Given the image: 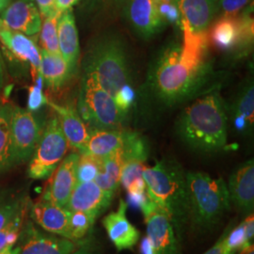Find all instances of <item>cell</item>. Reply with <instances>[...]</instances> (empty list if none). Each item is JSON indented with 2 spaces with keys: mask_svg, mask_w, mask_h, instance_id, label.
Segmentation results:
<instances>
[{
  "mask_svg": "<svg viewBox=\"0 0 254 254\" xmlns=\"http://www.w3.org/2000/svg\"><path fill=\"white\" fill-rule=\"evenodd\" d=\"M183 43L163 48L149 71L148 82L154 97L173 106L194 97L211 73L208 31L195 32L182 25Z\"/></svg>",
  "mask_w": 254,
  "mask_h": 254,
  "instance_id": "6da1fadb",
  "label": "cell"
},
{
  "mask_svg": "<svg viewBox=\"0 0 254 254\" xmlns=\"http://www.w3.org/2000/svg\"><path fill=\"white\" fill-rule=\"evenodd\" d=\"M182 141L192 150L215 153L227 142V114L218 92L203 95L185 109L176 123Z\"/></svg>",
  "mask_w": 254,
  "mask_h": 254,
  "instance_id": "7a4b0ae2",
  "label": "cell"
},
{
  "mask_svg": "<svg viewBox=\"0 0 254 254\" xmlns=\"http://www.w3.org/2000/svg\"><path fill=\"white\" fill-rule=\"evenodd\" d=\"M142 176L146 192L156 207L173 224L174 232L181 235L190 221V200L186 173L174 160L164 159L153 167H145Z\"/></svg>",
  "mask_w": 254,
  "mask_h": 254,
  "instance_id": "3957f363",
  "label": "cell"
},
{
  "mask_svg": "<svg viewBox=\"0 0 254 254\" xmlns=\"http://www.w3.org/2000/svg\"><path fill=\"white\" fill-rule=\"evenodd\" d=\"M84 74L94 78L103 89L115 95L130 84L127 47L117 34H105L90 49L84 62Z\"/></svg>",
  "mask_w": 254,
  "mask_h": 254,
  "instance_id": "277c9868",
  "label": "cell"
},
{
  "mask_svg": "<svg viewBox=\"0 0 254 254\" xmlns=\"http://www.w3.org/2000/svg\"><path fill=\"white\" fill-rule=\"evenodd\" d=\"M190 200V220L193 226L207 230L218 224L230 209L227 184L204 173L186 174Z\"/></svg>",
  "mask_w": 254,
  "mask_h": 254,
  "instance_id": "5b68a950",
  "label": "cell"
},
{
  "mask_svg": "<svg viewBox=\"0 0 254 254\" xmlns=\"http://www.w3.org/2000/svg\"><path fill=\"white\" fill-rule=\"evenodd\" d=\"M77 109L82 120L97 129H119L126 116L118 109L114 96L87 74L82 79Z\"/></svg>",
  "mask_w": 254,
  "mask_h": 254,
  "instance_id": "8992f818",
  "label": "cell"
},
{
  "mask_svg": "<svg viewBox=\"0 0 254 254\" xmlns=\"http://www.w3.org/2000/svg\"><path fill=\"white\" fill-rule=\"evenodd\" d=\"M68 148L60 121L53 116L47 122L32 154L27 170L28 176L34 180L49 178L64 159Z\"/></svg>",
  "mask_w": 254,
  "mask_h": 254,
  "instance_id": "52a82bcc",
  "label": "cell"
},
{
  "mask_svg": "<svg viewBox=\"0 0 254 254\" xmlns=\"http://www.w3.org/2000/svg\"><path fill=\"white\" fill-rule=\"evenodd\" d=\"M44 128L32 111L19 107L12 108L10 136L13 165L26 162L32 156Z\"/></svg>",
  "mask_w": 254,
  "mask_h": 254,
  "instance_id": "ba28073f",
  "label": "cell"
},
{
  "mask_svg": "<svg viewBox=\"0 0 254 254\" xmlns=\"http://www.w3.org/2000/svg\"><path fill=\"white\" fill-rule=\"evenodd\" d=\"M147 226V235L155 254H178L175 232L170 219L152 200L141 209Z\"/></svg>",
  "mask_w": 254,
  "mask_h": 254,
  "instance_id": "9c48e42d",
  "label": "cell"
},
{
  "mask_svg": "<svg viewBox=\"0 0 254 254\" xmlns=\"http://www.w3.org/2000/svg\"><path fill=\"white\" fill-rule=\"evenodd\" d=\"M124 12L130 27L142 39H151L167 26L159 16L154 0H127Z\"/></svg>",
  "mask_w": 254,
  "mask_h": 254,
  "instance_id": "30bf717a",
  "label": "cell"
},
{
  "mask_svg": "<svg viewBox=\"0 0 254 254\" xmlns=\"http://www.w3.org/2000/svg\"><path fill=\"white\" fill-rule=\"evenodd\" d=\"M78 158L79 154L77 152H73L64 157L51 174L48 187L42 197L43 199L66 207L76 185V164Z\"/></svg>",
  "mask_w": 254,
  "mask_h": 254,
  "instance_id": "8fae6325",
  "label": "cell"
},
{
  "mask_svg": "<svg viewBox=\"0 0 254 254\" xmlns=\"http://www.w3.org/2000/svg\"><path fill=\"white\" fill-rule=\"evenodd\" d=\"M2 23L27 36H35L42 27V15L33 0H12L0 14Z\"/></svg>",
  "mask_w": 254,
  "mask_h": 254,
  "instance_id": "7c38bea8",
  "label": "cell"
},
{
  "mask_svg": "<svg viewBox=\"0 0 254 254\" xmlns=\"http://www.w3.org/2000/svg\"><path fill=\"white\" fill-rule=\"evenodd\" d=\"M0 42L14 59L30 65L32 77L40 73L41 51L32 39L6 27L0 20Z\"/></svg>",
  "mask_w": 254,
  "mask_h": 254,
  "instance_id": "4fadbf2b",
  "label": "cell"
},
{
  "mask_svg": "<svg viewBox=\"0 0 254 254\" xmlns=\"http://www.w3.org/2000/svg\"><path fill=\"white\" fill-rule=\"evenodd\" d=\"M127 204L120 200L117 211L109 214L103 219V225L110 241L118 251L133 249L139 240V231L127 217Z\"/></svg>",
  "mask_w": 254,
  "mask_h": 254,
  "instance_id": "5bb4252c",
  "label": "cell"
},
{
  "mask_svg": "<svg viewBox=\"0 0 254 254\" xmlns=\"http://www.w3.org/2000/svg\"><path fill=\"white\" fill-rule=\"evenodd\" d=\"M71 212L51 200L41 199L30 207V217L47 232L69 239ZM70 240V239H69Z\"/></svg>",
  "mask_w": 254,
  "mask_h": 254,
  "instance_id": "9a60e30c",
  "label": "cell"
},
{
  "mask_svg": "<svg viewBox=\"0 0 254 254\" xmlns=\"http://www.w3.org/2000/svg\"><path fill=\"white\" fill-rule=\"evenodd\" d=\"M230 201L246 214H253L254 207V163L251 159L239 167L229 179Z\"/></svg>",
  "mask_w": 254,
  "mask_h": 254,
  "instance_id": "2e32d148",
  "label": "cell"
},
{
  "mask_svg": "<svg viewBox=\"0 0 254 254\" xmlns=\"http://www.w3.org/2000/svg\"><path fill=\"white\" fill-rule=\"evenodd\" d=\"M113 196L103 190L94 181L76 183L65 208L101 214L111 203Z\"/></svg>",
  "mask_w": 254,
  "mask_h": 254,
  "instance_id": "e0dca14e",
  "label": "cell"
},
{
  "mask_svg": "<svg viewBox=\"0 0 254 254\" xmlns=\"http://www.w3.org/2000/svg\"><path fill=\"white\" fill-rule=\"evenodd\" d=\"M180 24L195 32H205L218 15V0H177Z\"/></svg>",
  "mask_w": 254,
  "mask_h": 254,
  "instance_id": "ac0fdd59",
  "label": "cell"
},
{
  "mask_svg": "<svg viewBox=\"0 0 254 254\" xmlns=\"http://www.w3.org/2000/svg\"><path fill=\"white\" fill-rule=\"evenodd\" d=\"M24 245L19 254H72L75 251V243L67 238L47 236L28 224L25 230Z\"/></svg>",
  "mask_w": 254,
  "mask_h": 254,
  "instance_id": "d6986e66",
  "label": "cell"
},
{
  "mask_svg": "<svg viewBox=\"0 0 254 254\" xmlns=\"http://www.w3.org/2000/svg\"><path fill=\"white\" fill-rule=\"evenodd\" d=\"M49 105L57 113L69 147L77 153H81L89 139L90 130L87 128L78 112L72 106H61L51 102Z\"/></svg>",
  "mask_w": 254,
  "mask_h": 254,
  "instance_id": "ffe728a7",
  "label": "cell"
},
{
  "mask_svg": "<svg viewBox=\"0 0 254 254\" xmlns=\"http://www.w3.org/2000/svg\"><path fill=\"white\" fill-rule=\"evenodd\" d=\"M58 38L60 53L74 73L79 60L80 47L78 31L72 9L61 13L58 21Z\"/></svg>",
  "mask_w": 254,
  "mask_h": 254,
  "instance_id": "44dd1931",
  "label": "cell"
},
{
  "mask_svg": "<svg viewBox=\"0 0 254 254\" xmlns=\"http://www.w3.org/2000/svg\"><path fill=\"white\" fill-rule=\"evenodd\" d=\"M126 133L120 129L92 128L86 145L78 154H91L104 159L123 147Z\"/></svg>",
  "mask_w": 254,
  "mask_h": 254,
  "instance_id": "7402d4cb",
  "label": "cell"
},
{
  "mask_svg": "<svg viewBox=\"0 0 254 254\" xmlns=\"http://www.w3.org/2000/svg\"><path fill=\"white\" fill-rule=\"evenodd\" d=\"M40 74L44 84L53 90H59L66 84L73 73L61 54H50L41 50Z\"/></svg>",
  "mask_w": 254,
  "mask_h": 254,
  "instance_id": "603a6c76",
  "label": "cell"
},
{
  "mask_svg": "<svg viewBox=\"0 0 254 254\" xmlns=\"http://www.w3.org/2000/svg\"><path fill=\"white\" fill-rule=\"evenodd\" d=\"M234 126L240 132H245L254 126V86L253 80L247 82L237 94L232 108Z\"/></svg>",
  "mask_w": 254,
  "mask_h": 254,
  "instance_id": "cb8c5ba5",
  "label": "cell"
},
{
  "mask_svg": "<svg viewBox=\"0 0 254 254\" xmlns=\"http://www.w3.org/2000/svg\"><path fill=\"white\" fill-rule=\"evenodd\" d=\"M238 36L236 17L218 16L208 28L209 41L222 51H235Z\"/></svg>",
  "mask_w": 254,
  "mask_h": 254,
  "instance_id": "d4e9b609",
  "label": "cell"
},
{
  "mask_svg": "<svg viewBox=\"0 0 254 254\" xmlns=\"http://www.w3.org/2000/svg\"><path fill=\"white\" fill-rule=\"evenodd\" d=\"M123 164L124 153L123 149L120 148L116 152L103 159L102 169L94 179V182L103 190L113 197L121 185L120 180Z\"/></svg>",
  "mask_w": 254,
  "mask_h": 254,
  "instance_id": "484cf974",
  "label": "cell"
},
{
  "mask_svg": "<svg viewBox=\"0 0 254 254\" xmlns=\"http://www.w3.org/2000/svg\"><path fill=\"white\" fill-rule=\"evenodd\" d=\"M12 108L9 103H3L0 109V173L13 166L12 145L10 136V118Z\"/></svg>",
  "mask_w": 254,
  "mask_h": 254,
  "instance_id": "4316f807",
  "label": "cell"
},
{
  "mask_svg": "<svg viewBox=\"0 0 254 254\" xmlns=\"http://www.w3.org/2000/svg\"><path fill=\"white\" fill-rule=\"evenodd\" d=\"M254 3L250 4L241 13L236 16L238 36L235 51L245 54L251 50L254 45Z\"/></svg>",
  "mask_w": 254,
  "mask_h": 254,
  "instance_id": "83f0119b",
  "label": "cell"
},
{
  "mask_svg": "<svg viewBox=\"0 0 254 254\" xmlns=\"http://www.w3.org/2000/svg\"><path fill=\"white\" fill-rule=\"evenodd\" d=\"M60 15L61 13H57L53 16L45 18L42 22V27L39 32L42 50L50 54H61L58 38V21Z\"/></svg>",
  "mask_w": 254,
  "mask_h": 254,
  "instance_id": "f1b7e54d",
  "label": "cell"
},
{
  "mask_svg": "<svg viewBox=\"0 0 254 254\" xmlns=\"http://www.w3.org/2000/svg\"><path fill=\"white\" fill-rule=\"evenodd\" d=\"M98 215L91 212L73 211L69 219V239L72 241L80 240L88 234L94 224Z\"/></svg>",
  "mask_w": 254,
  "mask_h": 254,
  "instance_id": "f546056e",
  "label": "cell"
},
{
  "mask_svg": "<svg viewBox=\"0 0 254 254\" xmlns=\"http://www.w3.org/2000/svg\"><path fill=\"white\" fill-rule=\"evenodd\" d=\"M222 246L225 254H236L246 247L253 244V240L248 236L245 225L241 222L234 230H229L223 234Z\"/></svg>",
  "mask_w": 254,
  "mask_h": 254,
  "instance_id": "4dcf8cb0",
  "label": "cell"
},
{
  "mask_svg": "<svg viewBox=\"0 0 254 254\" xmlns=\"http://www.w3.org/2000/svg\"><path fill=\"white\" fill-rule=\"evenodd\" d=\"M124 161L128 159H138L145 162L148 157V147L145 139L136 132H127L124 145Z\"/></svg>",
  "mask_w": 254,
  "mask_h": 254,
  "instance_id": "1f68e13d",
  "label": "cell"
},
{
  "mask_svg": "<svg viewBox=\"0 0 254 254\" xmlns=\"http://www.w3.org/2000/svg\"><path fill=\"white\" fill-rule=\"evenodd\" d=\"M103 159L91 154H79L76 164V183L94 181L102 169Z\"/></svg>",
  "mask_w": 254,
  "mask_h": 254,
  "instance_id": "d6a6232c",
  "label": "cell"
},
{
  "mask_svg": "<svg viewBox=\"0 0 254 254\" xmlns=\"http://www.w3.org/2000/svg\"><path fill=\"white\" fill-rule=\"evenodd\" d=\"M145 167L144 161L138 159L125 160L121 172V185L128 190L131 187L143 181L142 172Z\"/></svg>",
  "mask_w": 254,
  "mask_h": 254,
  "instance_id": "836d02e7",
  "label": "cell"
},
{
  "mask_svg": "<svg viewBox=\"0 0 254 254\" xmlns=\"http://www.w3.org/2000/svg\"><path fill=\"white\" fill-rule=\"evenodd\" d=\"M154 4L159 16L166 25H176L180 27V12L177 0H154Z\"/></svg>",
  "mask_w": 254,
  "mask_h": 254,
  "instance_id": "e575fe53",
  "label": "cell"
},
{
  "mask_svg": "<svg viewBox=\"0 0 254 254\" xmlns=\"http://www.w3.org/2000/svg\"><path fill=\"white\" fill-rule=\"evenodd\" d=\"M44 79L39 73L35 78V84L29 88L28 99H27V109L29 111H36L43 106L48 103L46 95L43 92Z\"/></svg>",
  "mask_w": 254,
  "mask_h": 254,
  "instance_id": "d590c367",
  "label": "cell"
},
{
  "mask_svg": "<svg viewBox=\"0 0 254 254\" xmlns=\"http://www.w3.org/2000/svg\"><path fill=\"white\" fill-rule=\"evenodd\" d=\"M23 206L24 204H20L16 200H8L0 196V230L16 217Z\"/></svg>",
  "mask_w": 254,
  "mask_h": 254,
  "instance_id": "8d00e7d4",
  "label": "cell"
},
{
  "mask_svg": "<svg viewBox=\"0 0 254 254\" xmlns=\"http://www.w3.org/2000/svg\"><path fill=\"white\" fill-rule=\"evenodd\" d=\"M252 3L253 0H218V14L236 17Z\"/></svg>",
  "mask_w": 254,
  "mask_h": 254,
  "instance_id": "74e56055",
  "label": "cell"
},
{
  "mask_svg": "<svg viewBox=\"0 0 254 254\" xmlns=\"http://www.w3.org/2000/svg\"><path fill=\"white\" fill-rule=\"evenodd\" d=\"M135 98H136V92L134 91L133 87L131 86V84L124 85L114 95V100L118 109L125 115L132 107Z\"/></svg>",
  "mask_w": 254,
  "mask_h": 254,
  "instance_id": "f35d334b",
  "label": "cell"
},
{
  "mask_svg": "<svg viewBox=\"0 0 254 254\" xmlns=\"http://www.w3.org/2000/svg\"><path fill=\"white\" fill-rule=\"evenodd\" d=\"M38 6V9L41 13V15L46 18V17H50L53 16L57 13H60L57 11L56 9V0H33Z\"/></svg>",
  "mask_w": 254,
  "mask_h": 254,
  "instance_id": "ab89813d",
  "label": "cell"
},
{
  "mask_svg": "<svg viewBox=\"0 0 254 254\" xmlns=\"http://www.w3.org/2000/svg\"><path fill=\"white\" fill-rule=\"evenodd\" d=\"M127 0H91V4L98 8H105L106 9L109 8H116L126 4Z\"/></svg>",
  "mask_w": 254,
  "mask_h": 254,
  "instance_id": "60d3db41",
  "label": "cell"
},
{
  "mask_svg": "<svg viewBox=\"0 0 254 254\" xmlns=\"http://www.w3.org/2000/svg\"><path fill=\"white\" fill-rule=\"evenodd\" d=\"M80 0H56V9L58 12L62 13L68 9H72L74 5H76Z\"/></svg>",
  "mask_w": 254,
  "mask_h": 254,
  "instance_id": "b9f144b4",
  "label": "cell"
},
{
  "mask_svg": "<svg viewBox=\"0 0 254 254\" xmlns=\"http://www.w3.org/2000/svg\"><path fill=\"white\" fill-rule=\"evenodd\" d=\"M139 252L140 254H155L154 246L148 236H144L142 238L139 246Z\"/></svg>",
  "mask_w": 254,
  "mask_h": 254,
  "instance_id": "7bdbcfd3",
  "label": "cell"
},
{
  "mask_svg": "<svg viewBox=\"0 0 254 254\" xmlns=\"http://www.w3.org/2000/svg\"><path fill=\"white\" fill-rule=\"evenodd\" d=\"M203 254H225L223 251V246H222V237L218 240V242L213 246L211 249Z\"/></svg>",
  "mask_w": 254,
  "mask_h": 254,
  "instance_id": "ee69618b",
  "label": "cell"
},
{
  "mask_svg": "<svg viewBox=\"0 0 254 254\" xmlns=\"http://www.w3.org/2000/svg\"><path fill=\"white\" fill-rule=\"evenodd\" d=\"M20 248H16L15 250H12V248H5L0 251V254H19Z\"/></svg>",
  "mask_w": 254,
  "mask_h": 254,
  "instance_id": "f6af8a7d",
  "label": "cell"
},
{
  "mask_svg": "<svg viewBox=\"0 0 254 254\" xmlns=\"http://www.w3.org/2000/svg\"><path fill=\"white\" fill-rule=\"evenodd\" d=\"M239 254H254V244L246 247L241 252H239Z\"/></svg>",
  "mask_w": 254,
  "mask_h": 254,
  "instance_id": "bcb514c9",
  "label": "cell"
},
{
  "mask_svg": "<svg viewBox=\"0 0 254 254\" xmlns=\"http://www.w3.org/2000/svg\"><path fill=\"white\" fill-rule=\"evenodd\" d=\"M11 1H12V0H0V14L2 13V11H3L4 9H6V8L9 6Z\"/></svg>",
  "mask_w": 254,
  "mask_h": 254,
  "instance_id": "7dc6e473",
  "label": "cell"
},
{
  "mask_svg": "<svg viewBox=\"0 0 254 254\" xmlns=\"http://www.w3.org/2000/svg\"><path fill=\"white\" fill-rule=\"evenodd\" d=\"M92 254L91 252H90L89 250H87V249H80V250H78V251H74L73 254Z\"/></svg>",
  "mask_w": 254,
  "mask_h": 254,
  "instance_id": "c3c4849f",
  "label": "cell"
},
{
  "mask_svg": "<svg viewBox=\"0 0 254 254\" xmlns=\"http://www.w3.org/2000/svg\"><path fill=\"white\" fill-rule=\"evenodd\" d=\"M3 83H4V76H3V69H2V64L0 61V91L3 87Z\"/></svg>",
  "mask_w": 254,
  "mask_h": 254,
  "instance_id": "681fc988",
  "label": "cell"
},
{
  "mask_svg": "<svg viewBox=\"0 0 254 254\" xmlns=\"http://www.w3.org/2000/svg\"><path fill=\"white\" fill-rule=\"evenodd\" d=\"M2 105H3V103L0 101V109H1V107H2Z\"/></svg>",
  "mask_w": 254,
  "mask_h": 254,
  "instance_id": "f907efd6",
  "label": "cell"
}]
</instances>
